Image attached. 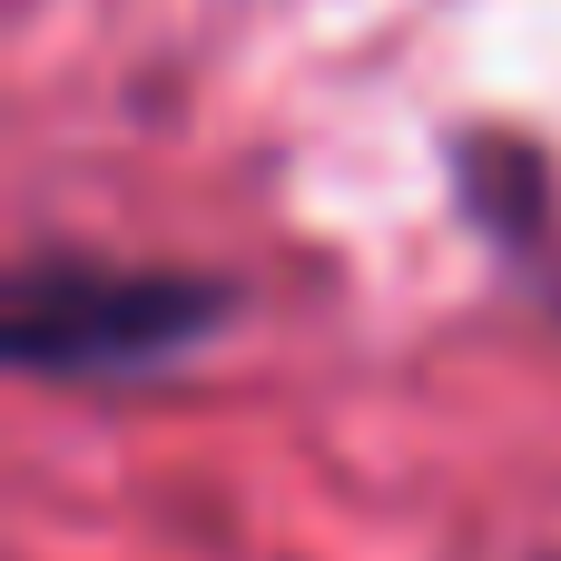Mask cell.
Instances as JSON below:
<instances>
[{
  "mask_svg": "<svg viewBox=\"0 0 561 561\" xmlns=\"http://www.w3.org/2000/svg\"><path fill=\"white\" fill-rule=\"evenodd\" d=\"M227 316L207 276H99V266H49L20 276L10 296V355L30 375H138L178 345H197Z\"/></svg>",
  "mask_w": 561,
  "mask_h": 561,
  "instance_id": "cell-1",
  "label": "cell"
}]
</instances>
